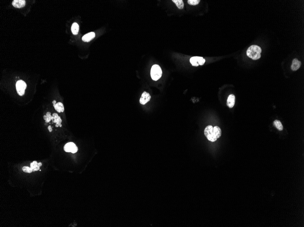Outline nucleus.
I'll list each match as a JSON object with an SVG mask.
<instances>
[{"label": "nucleus", "instance_id": "20", "mask_svg": "<svg viewBox=\"0 0 304 227\" xmlns=\"http://www.w3.org/2000/svg\"><path fill=\"white\" fill-rule=\"evenodd\" d=\"M38 163L37 162V161H34L33 162L31 163V168H32V169L33 170L36 167H37V166H38Z\"/></svg>", "mask_w": 304, "mask_h": 227}, {"label": "nucleus", "instance_id": "10", "mask_svg": "<svg viewBox=\"0 0 304 227\" xmlns=\"http://www.w3.org/2000/svg\"><path fill=\"white\" fill-rule=\"evenodd\" d=\"M26 1L24 0H14L12 3V6L16 8H21L25 6Z\"/></svg>", "mask_w": 304, "mask_h": 227}, {"label": "nucleus", "instance_id": "23", "mask_svg": "<svg viewBox=\"0 0 304 227\" xmlns=\"http://www.w3.org/2000/svg\"><path fill=\"white\" fill-rule=\"evenodd\" d=\"M52 103H53V105H55L57 103H56V100H54V101H53V102H52Z\"/></svg>", "mask_w": 304, "mask_h": 227}, {"label": "nucleus", "instance_id": "22", "mask_svg": "<svg viewBox=\"0 0 304 227\" xmlns=\"http://www.w3.org/2000/svg\"><path fill=\"white\" fill-rule=\"evenodd\" d=\"M48 129L49 131L50 132H52V126H48Z\"/></svg>", "mask_w": 304, "mask_h": 227}, {"label": "nucleus", "instance_id": "2", "mask_svg": "<svg viewBox=\"0 0 304 227\" xmlns=\"http://www.w3.org/2000/svg\"><path fill=\"white\" fill-rule=\"evenodd\" d=\"M262 50L260 47L257 45H253L249 47L246 54L249 58L253 60H257L261 57Z\"/></svg>", "mask_w": 304, "mask_h": 227}, {"label": "nucleus", "instance_id": "15", "mask_svg": "<svg viewBox=\"0 0 304 227\" xmlns=\"http://www.w3.org/2000/svg\"><path fill=\"white\" fill-rule=\"evenodd\" d=\"M273 124H274V126H275V127L279 131H282L283 130V126L282 124L281 123V121L276 120L274 121Z\"/></svg>", "mask_w": 304, "mask_h": 227}, {"label": "nucleus", "instance_id": "9", "mask_svg": "<svg viewBox=\"0 0 304 227\" xmlns=\"http://www.w3.org/2000/svg\"><path fill=\"white\" fill-rule=\"evenodd\" d=\"M236 97L234 94L229 95L227 101V105L229 108H232L235 104Z\"/></svg>", "mask_w": 304, "mask_h": 227}, {"label": "nucleus", "instance_id": "21", "mask_svg": "<svg viewBox=\"0 0 304 227\" xmlns=\"http://www.w3.org/2000/svg\"><path fill=\"white\" fill-rule=\"evenodd\" d=\"M39 170H40V166H37V167H36L33 170V171H38Z\"/></svg>", "mask_w": 304, "mask_h": 227}, {"label": "nucleus", "instance_id": "8", "mask_svg": "<svg viewBox=\"0 0 304 227\" xmlns=\"http://www.w3.org/2000/svg\"><path fill=\"white\" fill-rule=\"evenodd\" d=\"M52 120L54 123H56V127H58L59 126H60V127L62 126L61 125V123L62 122V119L60 117H59L56 113H54L52 114Z\"/></svg>", "mask_w": 304, "mask_h": 227}, {"label": "nucleus", "instance_id": "19", "mask_svg": "<svg viewBox=\"0 0 304 227\" xmlns=\"http://www.w3.org/2000/svg\"><path fill=\"white\" fill-rule=\"evenodd\" d=\"M22 171L23 172L28 173H31L33 171V170L31 167H29L28 166H24L22 168Z\"/></svg>", "mask_w": 304, "mask_h": 227}, {"label": "nucleus", "instance_id": "7", "mask_svg": "<svg viewBox=\"0 0 304 227\" xmlns=\"http://www.w3.org/2000/svg\"><path fill=\"white\" fill-rule=\"evenodd\" d=\"M150 99L151 96L150 94L146 92H144L142 93L139 102L141 104L145 105L148 103Z\"/></svg>", "mask_w": 304, "mask_h": 227}, {"label": "nucleus", "instance_id": "11", "mask_svg": "<svg viewBox=\"0 0 304 227\" xmlns=\"http://www.w3.org/2000/svg\"><path fill=\"white\" fill-rule=\"evenodd\" d=\"M95 36V33L91 32L84 35V36L82 37V40H83V41L88 42L90 41L91 40L94 39Z\"/></svg>", "mask_w": 304, "mask_h": 227}, {"label": "nucleus", "instance_id": "24", "mask_svg": "<svg viewBox=\"0 0 304 227\" xmlns=\"http://www.w3.org/2000/svg\"><path fill=\"white\" fill-rule=\"evenodd\" d=\"M38 166H40H40H42V163H41V162L38 163Z\"/></svg>", "mask_w": 304, "mask_h": 227}, {"label": "nucleus", "instance_id": "5", "mask_svg": "<svg viewBox=\"0 0 304 227\" xmlns=\"http://www.w3.org/2000/svg\"><path fill=\"white\" fill-rule=\"evenodd\" d=\"M190 62L194 66L203 65L205 62V60L201 57H193L190 59Z\"/></svg>", "mask_w": 304, "mask_h": 227}, {"label": "nucleus", "instance_id": "6", "mask_svg": "<svg viewBox=\"0 0 304 227\" xmlns=\"http://www.w3.org/2000/svg\"><path fill=\"white\" fill-rule=\"evenodd\" d=\"M64 150L67 152L75 153L78 151V148L74 143L69 142L67 143L64 146Z\"/></svg>", "mask_w": 304, "mask_h": 227}, {"label": "nucleus", "instance_id": "16", "mask_svg": "<svg viewBox=\"0 0 304 227\" xmlns=\"http://www.w3.org/2000/svg\"><path fill=\"white\" fill-rule=\"evenodd\" d=\"M172 2L175 4L179 9H183L184 7V2L182 0H173Z\"/></svg>", "mask_w": 304, "mask_h": 227}, {"label": "nucleus", "instance_id": "13", "mask_svg": "<svg viewBox=\"0 0 304 227\" xmlns=\"http://www.w3.org/2000/svg\"><path fill=\"white\" fill-rule=\"evenodd\" d=\"M53 106L55 109L58 113H61V112L63 113L64 111L63 105L62 103L59 102V103H57L55 105H53Z\"/></svg>", "mask_w": 304, "mask_h": 227}, {"label": "nucleus", "instance_id": "18", "mask_svg": "<svg viewBox=\"0 0 304 227\" xmlns=\"http://www.w3.org/2000/svg\"><path fill=\"white\" fill-rule=\"evenodd\" d=\"M200 2V0H189L188 1V3L189 5L196 6L198 5Z\"/></svg>", "mask_w": 304, "mask_h": 227}, {"label": "nucleus", "instance_id": "17", "mask_svg": "<svg viewBox=\"0 0 304 227\" xmlns=\"http://www.w3.org/2000/svg\"><path fill=\"white\" fill-rule=\"evenodd\" d=\"M44 119L45 120L46 123H48L52 119V116L51 115L50 112H47L45 115L43 116Z\"/></svg>", "mask_w": 304, "mask_h": 227}, {"label": "nucleus", "instance_id": "12", "mask_svg": "<svg viewBox=\"0 0 304 227\" xmlns=\"http://www.w3.org/2000/svg\"><path fill=\"white\" fill-rule=\"evenodd\" d=\"M301 65V62L300 61L297 59H295L293 60L291 68L293 71H296L300 68Z\"/></svg>", "mask_w": 304, "mask_h": 227}, {"label": "nucleus", "instance_id": "14", "mask_svg": "<svg viewBox=\"0 0 304 227\" xmlns=\"http://www.w3.org/2000/svg\"><path fill=\"white\" fill-rule=\"evenodd\" d=\"M79 27L78 24L77 23H74L72 25V27H71V30H72V34L74 35H77L79 33Z\"/></svg>", "mask_w": 304, "mask_h": 227}, {"label": "nucleus", "instance_id": "4", "mask_svg": "<svg viewBox=\"0 0 304 227\" xmlns=\"http://www.w3.org/2000/svg\"><path fill=\"white\" fill-rule=\"evenodd\" d=\"M27 88V85L23 80H19L16 83V89L17 92L20 96H23Z\"/></svg>", "mask_w": 304, "mask_h": 227}, {"label": "nucleus", "instance_id": "1", "mask_svg": "<svg viewBox=\"0 0 304 227\" xmlns=\"http://www.w3.org/2000/svg\"><path fill=\"white\" fill-rule=\"evenodd\" d=\"M204 133L208 140L214 142L221 136L222 132L219 126H215L213 128L212 126L209 125L205 128Z\"/></svg>", "mask_w": 304, "mask_h": 227}, {"label": "nucleus", "instance_id": "3", "mask_svg": "<svg viewBox=\"0 0 304 227\" xmlns=\"http://www.w3.org/2000/svg\"><path fill=\"white\" fill-rule=\"evenodd\" d=\"M151 77L154 81H157L160 78L162 75V70L159 65H154L151 69Z\"/></svg>", "mask_w": 304, "mask_h": 227}]
</instances>
